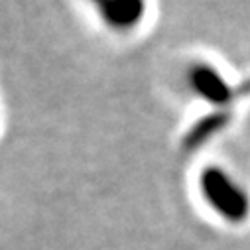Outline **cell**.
I'll list each match as a JSON object with an SVG mask.
<instances>
[{"instance_id":"6da1fadb","label":"cell","mask_w":250,"mask_h":250,"mask_svg":"<svg viewBox=\"0 0 250 250\" xmlns=\"http://www.w3.org/2000/svg\"><path fill=\"white\" fill-rule=\"evenodd\" d=\"M201 189L207 203H211V207L230 223L244 221V217L250 211L248 195L223 169H217V167L205 169L201 177Z\"/></svg>"}]
</instances>
